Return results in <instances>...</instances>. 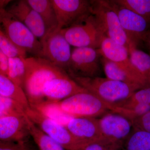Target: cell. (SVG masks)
I'll return each instance as SVG.
<instances>
[{"instance_id": "7a4b0ae2", "label": "cell", "mask_w": 150, "mask_h": 150, "mask_svg": "<svg viewBox=\"0 0 150 150\" xmlns=\"http://www.w3.org/2000/svg\"><path fill=\"white\" fill-rule=\"evenodd\" d=\"M70 76L84 88L111 105L124 102L134 92L143 87L106 77Z\"/></svg>"}, {"instance_id": "3957f363", "label": "cell", "mask_w": 150, "mask_h": 150, "mask_svg": "<svg viewBox=\"0 0 150 150\" xmlns=\"http://www.w3.org/2000/svg\"><path fill=\"white\" fill-rule=\"evenodd\" d=\"M0 25L14 45L33 56L42 58L40 40L23 23L5 9L0 10Z\"/></svg>"}, {"instance_id": "277c9868", "label": "cell", "mask_w": 150, "mask_h": 150, "mask_svg": "<svg viewBox=\"0 0 150 150\" xmlns=\"http://www.w3.org/2000/svg\"><path fill=\"white\" fill-rule=\"evenodd\" d=\"M71 46L98 49L105 36L91 13L82 17L69 27L61 30Z\"/></svg>"}, {"instance_id": "5b68a950", "label": "cell", "mask_w": 150, "mask_h": 150, "mask_svg": "<svg viewBox=\"0 0 150 150\" xmlns=\"http://www.w3.org/2000/svg\"><path fill=\"white\" fill-rule=\"evenodd\" d=\"M25 112L35 126L65 149L83 150L88 145L74 137L66 126L46 118L30 106L25 109Z\"/></svg>"}, {"instance_id": "7c38bea8", "label": "cell", "mask_w": 150, "mask_h": 150, "mask_svg": "<svg viewBox=\"0 0 150 150\" xmlns=\"http://www.w3.org/2000/svg\"><path fill=\"white\" fill-rule=\"evenodd\" d=\"M58 21V29L69 27L91 13V1L51 0Z\"/></svg>"}, {"instance_id": "e575fe53", "label": "cell", "mask_w": 150, "mask_h": 150, "mask_svg": "<svg viewBox=\"0 0 150 150\" xmlns=\"http://www.w3.org/2000/svg\"><path fill=\"white\" fill-rule=\"evenodd\" d=\"M9 1H0V10L4 9V7L9 2Z\"/></svg>"}, {"instance_id": "9a60e30c", "label": "cell", "mask_w": 150, "mask_h": 150, "mask_svg": "<svg viewBox=\"0 0 150 150\" xmlns=\"http://www.w3.org/2000/svg\"><path fill=\"white\" fill-rule=\"evenodd\" d=\"M29 136L28 118L25 112L0 118V141L25 143Z\"/></svg>"}, {"instance_id": "f1b7e54d", "label": "cell", "mask_w": 150, "mask_h": 150, "mask_svg": "<svg viewBox=\"0 0 150 150\" xmlns=\"http://www.w3.org/2000/svg\"><path fill=\"white\" fill-rule=\"evenodd\" d=\"M141 104L150 105V85H148L134 92L128 99L116 105Z\"/></svg>"}, {"instance_id": "d6a6232c", "label": "cell", "mask_w": 150, "mask_h": 150, "mask_svg": "<svg viewBox=\"0 0 150 150\" xmlns=\"http://www.w3.org/2000/svg\"><path fill=\"white\" fill-rule=\"evenodd\" d=\"M8 66V57L0 48V72L7 76Z\"/></svg>"}, {"instance_id": "30bf717a", "label": "cell", "mask_w": 150, "mask_h": 150, "mask_svg": "<svg viewBox=\"0 0 150 150\" xmlns=\"http://www.w3.org/2000/svg\"><path fill=\"white\" fill-rule=\"evenodd\" d=\"M105 143L121 148L133 129L132 122L125 116L111 112L98 119Z\"/></svg>"}, {"instance_id": "8992f818", "label": "cell", "mask_w": 150, "mask_h": 150, "mask_svg": "<svg viewBox=\"0 0 150 150\" xmlns=\"http://www.w3.org/2000/svg\"><path fill=\"white\" fill-rule=\"evenodd\" d=\"M59 103L62 110L74 117L96 118L110 111L111 108V105L88 91L76 94Z\"/></svg>"}, {"instance_id": "5bb4252c", "label": "cell", "mask_w": 150, "mask_h": 150, "mask_svg": "<svg viewBox=\"0 0 150 150\" xmlns=\"http://www.w3.org/2000/svg\"><path fill=\"white\" fill-rule=\"evenodd\" d=\"M7 11L26 26L40 41L46 35L47 29L44 22L26 0L17 1Z\"/></svg>"}, {"instance_id": "83f0119b", "label": "cell", "mask_w": 150, "mask_h": 150, "mask_svg": "<svg viewBox=\"0 0 150 150\" xmlns=\"http://www.w3.org/2000/svg\"><path fill=\"white\" fill-rule=\"evenodd\" d=\"M0 48L8 58L22 57L26 58L27 53L14 45L7 37L0 25Z\"/></svg>"}, {"instance_id": "836d02e7", "label": "cell", "mask_w": 150, "mask_h": 150, "mask_svg": "<svg viewBox=\"0 0 150 150\" xmlns=\"http://www.w3.org/2000/svg\"><path fill=\"white\" fill-rule=\"evenodd\" d=\"M144 41L147 45L149 49L150 50V32H148L145 36Z\"/></svg>"}, {"instance_id": "44dd1931", "label": "cell", "mask_w": 150, "mask_h": 150, "mask_svg": "<svg viewBox=\"0 0 150 150\" xmlns=\"http://www.w3.org/2000/svg\"><path fill=\"white\" fill-rule=\"evenodd\" d=\"M42 19L47 32L58 28L57 16L51 0H26Z\"/></svg>"}, {"instance_id": "e0dca14e", "label": "cell", "mask_w": 150, "mask_h": 150, "mask_svg": "<svg viewBox=\"0 0 150 150\" xmlns=\"http://www.w3.org/2000/svg\"><path fill=\"white\" fill-rule=\"evenodd\" d=\"M98 49L102 57L115 62L131 71L146 86V84L140 78L131 64L128 48L126 46L119 45L110 38L104 36Z\"/></svg>"}, {"instance_id": "484cf974", "label": "cell", "mask_w": 150, "mask_h": 150, "mask_svg": "<svg viewBox=\"0 0 150 150\" xmlns=\"http://www.w3.org/2000/svg\"><path fill=\"white\" fill-rule=\"evenodd\" d=\"M115 2L146 19L150 23V0H114Z\"/></svg>"}, {"instance_id": "4dcf8cb0", "label": "cell", "mask_w": 150, "mask_h": 150, "mask_svg": "<svg viewBox=\"0 0 150 150\" xmlns=\"http://www.w3.org/2000/svg\"><path fill=\"white\" fill-rule=\"evenodd\" d=\"M120 148L105 142H96L89 144L83 150H119Z\"/></svg>"}, {"instance_id": "ba28073f", "label": "cell", "mask_w": 150, "mask_h": 150, "mask_svg": "<svg viewBox=\"0 0 150 150\" xmlns=\"http://www.w3.org/2000/svg\"><path fill=\"white\" fill-rule=\"evenodd\" d=\"M102 57L99 49L75 48L72 50L67 73L70 76L82 77H100Z\"/></svg>"}, {"instance_id": "4316f807", "label": "cell", "mask_w": 150, "mask_h": 150, "mask_svg": "<svg viewBox=\"0 0 150 150\" xmlns=\"http://www.w3.org/2000/svg\"><path fill=\"white\" fill-rule=\"evenodd\" d=\"M25 108L16 100L0 95V118L15 114H23Z\"/></svg>"}, {"instance_id": "d4e9b609", "label": "cell", "mask_w": 150, "mask_h": 150, "mask_svg": "<svg viewBox=\"0 0 150 150\" xmlns=\"http://www.w3.org/2000/svg\"><path fill=\"white\" fill-rule=\"evenodd\" d=\"M123 145L124 150H150V133L133 129Z\"/></svg>"}, {"instance_id": "6da1fadb", "label": "cell", "mask_w": 150, "mask_h": 150, "mask_svg": "<svg viewBox=\"0 0 150 150\" xmlns=\"http://www.w3.org/2000/svg\"><path fill=\"white\" fill-rule=\"evenodd\" d=\"M25 62L26 75L23 90L30 106L45 100L43 88L47 81L67 72L40 57H27Z\"/></svg>"}, {"instance_id": "ffe728a7", "label": "cell", "mask_w": 150, "mask_h": 150, "mask_svg": "<svg viewBox=\"0 0 150 150\" xmlns=\"http://www.w3.org/2000/svg\"><path fill=\"white\" fill-rule=\"evenodd\" d=\"M29 106L46 118L65 126H67L70 120L74 118L62 110L59 102L45 100L42 102Z\"/></svg>"}, {"instance_id": "52a82bcc", "label": "cell", "mask_w": 150, "mask_h": 150, "mask_svg": "<svg viewBox=\"0 0 150 150\" xmlns=\"http://www.w3.org/2000/svg\"><path fill=\"white\" fill-rule=\"evenodd\" d=\"M91 13L105 36L129 49V42L117 14L106 1H91Z\"/></svg>"}, {"instance_id": "f546056e", "label": "cell", "mask_w": 150, "mask_h": 150, "mask_svg": "<svg viewBox=\"0 0 150 150\" xmlns=\"http://www.w3.org/2000/svg\"><path fill=\"white\" fill-rule=\"evenodd\" d=\"M133 129L150 133V110L139 118L131 121Z\"/></svg>"}, {"instance_id": "1f68e13d", "label": "cell", "mask_w": 150, "mask_h": 150, "mask_svg": "<svg viewBox=\"0 0 150 150\" xmlns=\"http://www.w3.org/2000/svg\"><path fill=\"white\" fill-rule=\"evenodd\" d=\"M0 150H28L24 142H4L0 141Z\"/></svg>"}, {"instance_id": "603a6c76", "label": "cell", "mask_w": 150, "mask_h": 150, "mask_svg": "<svg viewBox=\"0 0 150 150\" xmlns=\"http://www.w3.org/2000/svg\"><path fill=\"white\" fill-rule=\"evenodd\" d=\"M26 58L22 57L8 58V70L7 76L23 89L26 75L25 62Z\"/></svg>"}, {"instance_id": "4fadbf2b", "label": "cell", "mask_w": 150, "mask_h": 150, "mask_svg": "<svg viewBox=\"0 0 150 150\" xmlns=\"http://www.w3.org/2000/svg\"><path fill=\"white\" fill-rule=\"evenodd\" d=\"M88 91L66 74L52 79L44 85L43 94L49 101L59 102L76 94Z\"/></svg>"}, {"instance_id": "ac0fdd59", "label": "cell", "mask_w": 150, "mask_h": 150, "mask_svg": "<svg viewBox=\"0 0 150 150\" xmlns=\"http://www.w3.org/2000/svg\"><path fill=\"white\" fill-rule=\"evenodd\" d=\"M101 62L106 78L126 83L145 86L136 75L124 67L103 57L101 59Z\"/></svg>"}, {"instance_id": "7402d4cb", "label": "cell", "mask_w": 150, "mask_h": 150, "mask_svg": "<svg viewBox=\"0 0 150 150\" xmlns=\"http://www.w3.org/2000/svg\"><path fill=\"white\" fill-rule=\"evenodd\" d=\"M0 95L16 100L25 109L29 106L27 97L23 90L10 79L7 76L1 73Z\"/></svg>"}, {"instance_id": "cb8c5ba5", "label": "cell", "mask_w": 150, "mask_h": 150, "mask_svg": "<svg viewBox=\"0 0 150 150\" xmlns=\"http://www.w3.org/2000/svg\"><path fill=\"white\" fill-rule=\"evenodd\" d=\"M28 123L30 136L40 150H65L61 145L45 134L28 118Z\"/></svg>"}, {"instance_id": "d6986e66", "label": "cell", "mask_w": 150, "mask_h": 150, "mask_svg": "<svg viewBox=\"0 0 150 150\" xmlns=\"http://www.w3.org/2000/svg\"><path fill=\"white\" fill-rule=\"evenodd\" d=\"M129 58L132 66L146 85H150V55L132 44L129 47Z\"/></svg>"}, {"instance_id": "8fae6325", "label": "cell", "mask_w": 150, "mask_h": 150, "mask_svg": "<svg viewBox=\"0 0 150 150\" xmlns=\"http://www.w3.org/2000/svg\"><path fill=\"white\" fill-rule=\"evenodd\" d=\"M109 6L117 14L121 26L125 31L129 45L137 46L144 41L149 32L150 23L144 18L114 2V0L106 1Z\"/></svg>"}, {"instance_id": "2e32d148", "label": "cell", "mask_w": 150, "mask_h": 150, "mask_svg": "<svg viewBox=\"0 0 150 150\" xmlns=\"http://www.w3.org/2000/svg\"><path fill=\"white\" fill-rule=\"evenodd\" d=\"M66 127L74 137L88 144L104 142L97 118L74 117Z\"/></svg>"}, {"instance_id": "d590c367", "label": "cell", "mask_w": 150, "mask_h": 150, "mask_svg": "<svg viewBox=\"0 0 150 150\" xmlns=\"http://www.w3.org/2000/svg\"><path fill=\"white\" fill-rule=\"evenodd\" d=\"M0 73H1V72H0Z\"/></svg>"}, {"instance_id": "9c48e42d", "label": "cell", "mask_w": 150, "mask_h": 150, "mask_svg": "<svg viewBox=\"0 0 150 150\" xmlns=\"http://www.w3.org/2000/svg\"><path fill=\"white\" fill-rule=\"evenodd\" d=\"M42 58L67 72L72 51L71 46L58 28L46 33L40 40Z\"/></svg>"}]
</instances>
